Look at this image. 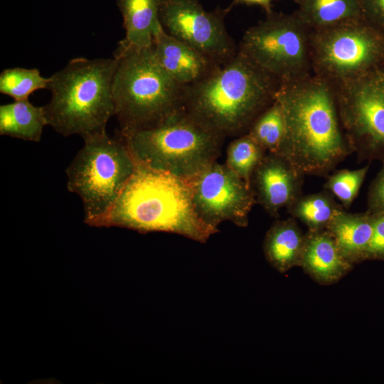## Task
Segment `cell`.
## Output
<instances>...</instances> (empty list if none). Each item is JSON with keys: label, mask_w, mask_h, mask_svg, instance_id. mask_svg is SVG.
Here are the masks:
<instances>
[{"label": "cell", "mask_w": 384, "mask_h": 384, "mask_svg": "<svg viewBox=\"0 0 384 384\" xmlns=\"http://www.w3.org/2000/svg\"><path fill=\"white\" fill-rule=\"evenodd\" d=\"M267 153L247 132L229 144L225 164L251 186L252 175Z\"/></svg>", "instance_id": "7402d4cb"}, {"label": "cell", "mask_w": 384, "mask_h": 384, "mask_svg": "<svg viewBox=\"0 0 384 384\" xmlns=\"http://www.w3.org/2000/svg\"><path fill=\"white\" fill-rule=\"evenodd\" d=\"M287 212L310 230H326L331 220L344 208L334 196L324 189L318 193L302 195L287 208Z\"/></svg>", "instance_id": "44dd1931"}, {"label": "cell", "mask_w": 384, "mask_h": 384, "mask_svg": "<svg viewBox=\"0 0 384 384\" xmlns=\"http://www.w3.org/2000/svg\"><path fill=\"white\" fill-rule=\"evenodd\" d=\"M369 170V165L355 170L342 169L328 176L324 188L336 197L344 209H348L356 198Z\"/></svg>", "instance_id": "d4e9b609"}, {"label": "cell", "mask_w": 384, "mask_h": 384, "mask_svg": "<svg viewBox=\"0 0 384 384\" xmlns=\"http://www.w3.org/2000/svg\"><path fill=\"white\" fill-rule=\"evenodd\" d=\"M373 233L366 254V260L384 261V213L371 214Z\"/></svg>", "instance_id": "484cf974"}, {"label": "cell", "mask_w": 384, "mask_h": 384, "mask_svg": "<svg viewBox=\"0 0 384 384\" xmlns=\"http://www.w3.org/2000/svg\"><path fill=\"white\" fill-rule=\"evenodd\" d=\"M382 163L368 190L366 211L370 214L384 213V161Z\"/></svg>", "instance_id": "4316f807"}, {"label": "cell", "mask_w": 384, "mask_h": 384, "mask_svg": "<svg viewBox=\"0 0 384 384\" xmlns=\"http://www.w3.org/2000/svg\"><path fill=\"white\" fill-rule=\"evenodd\" d=\"M230 9L207 11L199 0H161L159 18L167 33L223 65L238 50L225 23Z\"/></svg>", "instance_id": "8fae6325"}, {"label": "cell", "mask_w": 384, "mask_h": 384, "mask_svg": "<svg viewBox=\"0 0 384 384\" xmlns=\"http://www.w3.org/2000/svg\"><path fill=\"white\" fill-rule=\"evenodd\" d=\"M152 48L159 65L182 86L203 80L221 65L199 50L171 36L163 27L156 34Z\"/></svg>", "instance_id": "5bb4252c"}, {"label": "cell", "mask_w": 384, "mask_h": 384, "mask_svg": "<svg viewBox=\"0 0 384 384\" xmlns=\"http://www.w3.org/2000/svg\"><path fill=\"white\" fill-rule=\"evenodd\" d=\"M313 74L335 86L384 65V33L363 19L310 31Z\"/></svg>", "instance_id": "ba28073f"}, {"label": "cell", "mask_w": 384, "mask_h": 384, "mask_svg": "<svg viewBox=\"0 0 384 384\" xmlns=\"http://www.w3.org/2000/svg\"><path fill=\"white\" fill-rule=\"evenodd\" d=\"M247 133L267 152L278 153L285 133V124L276 100L256 118Z\"/></svg>", "instance_id": "603a6c76"}, {"label": "cell", "mask_w": 384, "mask_h": 384, "mask_svg": "<svg viewBox=\"0 0 384 384\" xmlns=\"http://www.w3.org/2000/svg\"><path fill=\"white\" fill-rule=\"evenodd\" d=\"M300 267L316 283L330 285L345 277L353 265L343 257L327 230H308Z\"/></svg>", "instance_id": "9a60e30c"}, {"label": "cell", "mask_w": 384, "mask_h": 384, "mask_svg": "<svg viewBox=\"0 0 384 384\" xmlns=\"http://www.w3.org/2000/svg\"><path fill=\"white\" fill-rule=\"evenodd\" d=\"M117 5L125 30L122 41L138 48L152 46L156 34L162 28L161 0H117Z\"/></svg>", "instance_id": "ac0fdd59"}, {"label": "cell", "mask_w": 384, "mask_h": 384, "mask_svg": "<svg viewBox=\"0 0 384 384\" xmlns=\"http://www.w3.org/2000/svg\"><path fill=\"white\" fill-rule=\"evenodd\" d=\"M121 136L137 162L185 179L216 161L225 140L182 110L154 126Z\"/></svg>", "instance_id": "8992f818"}, {"label": "cell", "mask_w": 384, "mask_h": 384, "mask_svg": "<svg viewBox=\"0 0 384 384\" xmlns=\"http://www.w3.org/2000/svg\"><path fill=\"white\" fill-rule=\"evenodd\" d=\"M196 211L208 225L223 222L246 227L257 203L253 190L225 164L217 161L189 179Z\"/></svg>", "instance_id": "7c38bea8"}, {"label": "cell", "mask_w": 384, "mask_h": 384, "mask_svg": "<svg viewBox=\"0 0 384 384\" xmlns=\"http://www.w3.org/2000/svg\"><path fill=\"white\" fill-rule=\"evenodd\" d=\"M363 19L384 33V0H360Z\"/></svg>", "instance_id": "83f0119b"}, {"label": "cell", "mask_w": 384, "mask_h": 384, "mask_svg": "<svg viewBox=\"0 0 384 384\" xmlns=\"http://www.w3.org/2000/svg\"><path fill=\"white\" fill-rule=\"evenodd\" d=\"M273 0H234L235 4H245L247 5H258L261 6L266 12H270L272 10V2Z\"/></svg>", "instance_id": "f1b7e54d"}, {"label": "cell", "mask_w": 384, "mask_h": 384, "mask_svg": "<svg viewBox=\"0 0 384 384\" xmlns=\"http://www.w3.org/2000/svg\"><path fill=\"white\" fill-rule=\"evenodd\" d=\"M382 68L384 69V65L382 66Z\"/></svg>", "instance_id": "f546056e"}, {"label": "cell", "mask_w": 384, "mask_h": 384, "mask_svg": "<svg viewBox=\"0 0 384 384\" xmlns=\"http://www.w3.org/2000/svg\"><path fill=\"white\" fill-rule=\"evenodd\" d=\"M46 125L44 107L35 106L28 99L0 106L1 135L38 142Z\"/></svg>", "instance_id": "d6986e66"}, {"label": "cell", "mask_w": 384, "mask_h": 384, "mask_svg": "<svg viewBox=\"0 0 384 384\" xmlns=\"http://www.w3.org/2000/svg\"><path fill=\"white\" fill-rule=\"evenodd\" d=\"M305 233L292 217L274 221L267 231L263 252L268 263L280 273L300 267Z\"/></svg>", "instance_id": "2e32d148"}, {"label": "cell", "mask_w": 384, "mask_h": 384, "mask_svg": "<svg viewBox=\"0 0 384 384\" xmlns=\"http://www.w3.org/2000/svg\"><path fill=\"white\" fill-rule=\"evenodd\" d=\"M266 14L245 32L238 50L281 85L311 75L310 29L295 11Z\"/></svg>", "instance_id": "9c48e42d"}, {"label": "cell", "mask_w": 384, "mask_h": 384, "mask_svg": "<svg viewBox=\"0 0 384 384\" xmlns=\"http://www.w3.org/2000/svg\"><path fill=\"white\" fill-rule=\"evenodd\" d=\"M304 176L280 154L267 152L251 180L257 203L270 216L279 218L282 208H287L302 195Z\"/></svg>", "instance_id": "4fadbf2b"}, {"label": "cell", "mask_w": 384, "mask_h": 384, "mask_svg": "<svg viewBox=\"0 0 384 384\" xmlns=\"http://www.w3.org/2000/svg\"><path fill=\"white\" fill-rule=\"evenodd\" d=\"M50 77L41 75L36 68H11L0 74V92L14 100L28 99L38 90L47 89Z\"/></svg>", "instance_id": "cb8c5ba5"}, {"label": "cell", "mask_w": 384, "mask_h": 384, "mask_svg": "<svg viewBox=\"0 0 384 384\" xmlns=\"http://www.w3.org/2000/svg\"><path fill=\"white\" fill-rule=\"evenodd\" d=\"M279 82L238 50L213 73L183 86L181 110L224 139L248 132L275 100Z\"/></svg>", "instance_id": "7a4b0ae2"}, {"label": "cell", "mask_w": 384, "mask_h": 384, "mask_svg": "<svg viewBox=\"0 0 384 384\" xmlns=\"http://www.w3.org/2000/svg\"><path fill=\"white\" fill-rule=\"evenodd\" d=\"M331 234L343 257L352 265L366 260L373 233V216L364 213L341 210L326 229Z\"/></svg>", "instance_id": "e0dca14e"}, {"label": "cell", "mask_w": 384, "mask_h": 384, "mask_svg": "<svg viewBox=\"0 0 384 384\" xmlns=\"http://www.w3.org/2000/svg\"><path fill=\"white\" fill-rule=\"evenodd\" d=\"M94 226L166 232L201 243L219 231L196 211L189 179L138 162L110 210Z\"/></svg>", "instance_id": "3957f363"}, {"label": "cell", "mask_w": 384, "mask_h": 384, "mask_svg": "<svg viewBox=\"0 0 384 384\" xmlns=\"http://www.w3.org/2000/svg\"><path fill=\"white\" fill-rule=\"evenodd\" d=\"M82 139V147L65 170L67 188L80 198L84 222L94 226L113 206L137 161L122 139L106 132Z\"/></svg>", "instance_id": "52a82bcc"}, {"label": "cell", "mask_w": 384, "mask_h": 384, "mask_svg": "<svg viewBox=\"0 0 384 384\" xmlns=\"http://www.w3.org/2000/svg\"><path fill=\"white\" fill-rule=\"evenodd\" d=\"M112 95L121 135L150 127L182 108L183 86L156 60L152 46L119 42Z\"/></svg>", "instance_id": "5b68a950"}, {"label": "cell", "mask_w": 384, "mask_h": 384, "mask_svg": "<svg viewBox=\"0 0 384 384\" xmlns=\"http://www.w3.org/2000/svg\"><path fill=\"white\" fill-rule=\"evenodd\" d=\"M340 121L362 160L384 161V69L332 86Z\"/></svg>", "instance_id": "30bf717a"}, {"label": "cell", "mask_w": 384, "mask_h": 384, "mask_svg": "<svg viewBox=\"0 0 384 384\" xmlns=\"http://www.w3.org/2000/svg\"><path fill=\"white\" fill-rule=\"evenodd\" d=\"M275 100L285 124L280 154L305 175L326 176L353 153L332 86L312 74L280 85Z\"/></svg>", "instance_id": "6da1fadb"}, {"label": "cell", "mask_w": 384, "mask_h": 384, "mask_svg": "<svg viewBox=\"0 0 384 384\" xmlns=\"http://www.w3.org/2000/svg\"><path fill=\"white\" fill-rule=\"evenodd\" d=\"M294 1L298 6L296 14L310 31L363 19L360 0Z\"/></svg>", "instance_id": "ffe728a7"}, {"label": "cell", "mask_w": 384, "mask_h": 384, "mask_svg": "<svg viewBox=\"0 0 384 384\" xmlns=\"http://www.w3.org/2000/svg\"><path fill=\"white\" fill-rule=\"evenodd\" d=\"M117 60L113 58L70 60L50 77V102L44 105L48 125L58 134L82 138L106 132L114 116L112 95Z\"/></svg>", "instance_id": "277c9868"}]
</instances>
